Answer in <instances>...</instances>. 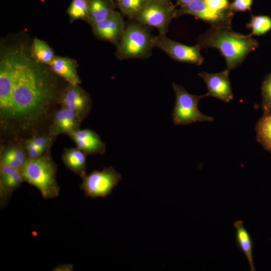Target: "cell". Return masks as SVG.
Here are the masks:
<instances>
[{
	"mask_svg": "<svg viewBox=\"0 0 271 271\" xmlns=\"http://www.w3.org/2000/svg\"><path fill=\"white\" fill-rule=\"evenodd\" d=\"M154 47L157 48L169 55L172 59L183 63L201 65L204 61L200 50L201 48L197 44L195 46H188L166 37V35L155 36Z\"/></svg>",
	"mask_w": 271,
	"mask_h": 271,
	"instance_id": "cell-8",
	"label": "cell"
},
{
	"mask_svg": "<svg viewBox=\"0 0 271 271\" xmlns=\"http://www.w3.org/2000/svg\"><path fill=\"white\" fill-rule=\"evenodd\" d=\"M246 27L251 30L250 36H261L271 30V18L267 16L251 15Z\"/></svg>",
	"mask_w": 271,
	"mask_h": 271,
	"instance_id": "cell-22",
	"label": "cell"
},
{
	"mask_svg": "<svg viewBox=\"0 0 271 271\" xmlns=\"http://www.w3.org/2000/svg\"><path fill=\"white\" fill-rule=\"evenodd\" d=\"M257 141L271 153V112L263 114L255 126Z\"/></svg>",
	"mask_w": 271,
	"mask_h": 271,
	"instance_id": "cell-20",
	"label": "cell"
},
{
	"mask_svg": "<svg viewBox=\"0 0 271 271\" xmlns=\"http://www.w3.org/2000/svg\"><path fill=\"white\" fill-rule=\"evenodd\" d=\"M234 12H218L210 8L203 0H192L176 11V18L185 15L194 16L211 27H231Z\"/></svg>",
	"mask_w": 271,
	"mask_h": 271,
	"instance_id": "cell-9",
	"label": "cell"
},
{
	"mask_svg": "<svg viewBox=\"0 0 271 271\" xmlns=\"http://www.w3.org/2000/svg\"><path fill=\"white\" fill-rule=\"evenodd\" d=\"M253 0H233L230 4L231 10L233 12L250 11Z\"/></svg>",
	"mask_w": 271,
	"mask_h": 271,
	"instance_id": "cell-29",
	"label": "cell"
},
{
	"mask_svg": "<svg viewBox=\"0 0 271 271\" xmlns=\"http://www.w3.org/2000/svg\"><path fill=\"white\" fill-rule=\"evenodd\" d=\"M121 178V174L109 166L101 171L94 170L82 177L80 189L84 191L86 197L93 199L105 197L111 193Z\"/></svg>",
	"mask_w": 271,
	"mask_h": 271,
	"instance_id": "cell-7",
	"label": "cell"
},
{
	"mask_svg": "<svg viewBox=\"0 0 271 271\" xmlns=\"http://www.w3.org/2000/svg\"><path fill=\"white\" fill-rule=\"evenodd\" d=\"M154 38L150 27L131 20L125 25L115 56L120 60L149 58L154 47Z\"/></svg>",
	"mask_w": 271,
	"mask_h": 271,
	"instance_id": "cell-4",
	"label": "cell"
},
{
	"mask_svg": "<svg viewBox=\"0 0 271 271\" xmlns=\"http://www.w3.org/2000/svg\"><path fill=\"white\" fill-rule=\"evenodd\" d=\"M1 194H7L18 188L24 181L21 170L1 162Z\"/></svg>",
	"mask_w": 271,
	"mask_h": 271,
	"instance_id": "cell-19",
	"label": "cell"
},
{
	"mask_svg": "<svg viewBox=\"0 0 271 271\" xmlns=\"http://www.w3.org/2000/svg\"><path fill=\"white\" fill-rule=\"evenodd\" d=\"M235 230V239L236 245L240 251L246 258L250 271L255 270L253 262V242L248 231L243 226V222L238 220L233 223Z\"/></svg>",
	"mask_w": 271,
	"mask_h": 271,
	"instance_id": "cell-16",
	"label": "cell"
},
{
	"mask_svg": "<svg viewBox=\"0 0 271 271\" xmlns=\"http://www.w3.org/2000/svg\"><path fill=\"white\" fill-rule=\"evenodd\" d=\"M54 137L49 134L48 136L34 135L28 140L35 146L47 151L50 147Z\"/></svg>",
	"mask_w": 271,
	"mask_h": 271,
	"instance_id": "cell-27",
	"label": "cell"
},
{
	"mask_svg": "<svg viewBox=\"0 0 271 271\" xmlns=\"http://www.w3.org/2000/svg\"><path fill=\"white\" fill-rule=\"evenodd\" d=\"M172 87L175 94L176 101L172 113L173 122L176 125H186L198 121H212L213 118L200 111L199 101L207 97L206 94L201 95L189 93L185 88L174 83Z\"/></svg>",
	"mask_w": 271,
	"mask_h": 271,
	"instance_id": "cell-5",
	"label": "cell"
},
{
	"mask_svg": "<svg viewBox=\"0 0 271 271\" xmlns=\"http://www.w3.org/2000/svg\"><path fill=\"white\" fill-rule=\"evenodd\" d=\"M261 107L263 114L271 112V73L264 78L261 85Z\"/></svg>",
	"mask_w": 271,
	"mask_h": 271,
	"instance_id": "cell-25",
	"label": "cell"
},
{
	"mask_svg": "<svg viewBox=\"0 0 271 271\" xmlns=\"http://www.w3.org/2000/svg\"><path fill=\"white\" fill-rule=\"evenodd\" d=\"M1 162L19 170H21L24 164V162L15 157L6 148L2 152Z\"/></svg>",
	"mask_w": 271,
	"mask_h": 271,
	"instance_id": "cell-26",
	"label": "cell"
},
{
	"mask_svg": "<svg viewBox=\"0 0 271 271\" xmlns=\"http://www.w3.org/2000/svg\"><path fill=\"white\" fill-rule=\"evenodd\" d=\"M32 56L30 49L16 44L1 50L0 124L6 134L35 133L47 119L56 99L52 73Z\"/></svg>",
	"mask_w": 271,
	"mask_h": 271,
	"instance_id": "cell-1",
	"label": "cell"
},
{
	"mask_svg": "<svg viewBox=\"0 0 271 271\" xmlns=\"http://www.w3.org/2000/svg\"><path fill=\"white\" fill-rule=\"evenodd\" d=\"M148 0H117L121 13L130 20H133L145 6Z\"/></svg>",
	"mask_w": 271,
	"mask_h": 271,
	"instance_id": "cell-23",
	"label": "cell"
},
{
	"mask_svg": "<svg viewBox=\"0 0 271 271\" xmlns=\"http://www.w3.org/2000/svg\"><path fill=\"white\" fill-rule=\"evenodd\" d=\"M175 7L167 0H148L133 20L155 27L160 35H166L170 23L176 18Z\"/></svg>",
	"mask_w": 271,
	"mask_h": 271,
	"instance_id": "cell-6",
	"label": "cell"
},
{
	"mask_svg": "<svg viewBox=\"0 0 271 271\" xmlns=\"http://www.w3.org/2000/svg\"><path fill=\"white\" fill-rule=\"evenodd\" d=\"M203 1L208 7L213 10L218 12H227L231 10L228 0Z\"/></svg>",
	"mask_w": 271,
	"mask_h": 271,
	"instance_id": "cell-28",
	"label": "cell"
},
{
	"mask_svg": "<svg viewBox=\"0 0 271 271\" xmlns=\"http://www.w3.org/2000/svg\"><path fill=\"white\" fill-rule=\"evenodd\" d=\"M21 172L24 181L36 187L45 199L58 197L57 166L49 153L36 159H27Z\"/></svg>",
	"mask_w": 271,
	"mask_h": 271,
	"instance_id": "cell-3",
	"label": "cell"
},
{
	"mask_svg": "<svg viewBox=\"0 0 271 271\" xmlns=\"http://www.w3.org/2000/svg\"><path fill=\"white\" fill-rule=\"evenodd\" d=\"M86 154L77 148H65L62 154V161L73 173L83 177L86 174Z\"/></svg>",
	"mask_w": 271,
	"mask_h": 271,
	"instance_id": "cell-18",
	"label": "cell"
},
{
	"mask_svg": "<svg viewBox=\"0 0 271 271\" xmlns=\"http://www.w3.org/2000/svg\"><path fill=\"white\" fill-rule=\"evenodd\" d=\"M67 13L71 22L78 19L85 20L87 14L86 0H72Z\"/></svg>",
	"mask_w": 271,
	"mask_h": 271,
	"instance_id": "cell-24",
	"label": "cell"
},
{
	"mask_svg": "<svg viewBox=\"0 0 271 271\" xmlns=\"http://www.w3.org/2000/svg\"><path fill=\"white\" fill-rule=\"evenodd\" d=\"M28 159H36L43 155V154L47 151L44 149L40 148L37 147H35L32 148L27 149Z\"/></svg>",
	"mask_w": 271,
	"mask_h": 271,
	"instance_id": "cell-31",
	"label": "cell"
},
{
	"mask_svg": "<svg viewBox=\"0 0 271 271\" xmlns=\"http://www.w3.org/2000/svg\"><path fill=\"white\" fill-rule=\"evenodd\" d=\"M31 54L38 62L49 65L55 58L52 49L45 41L34 38L30 48Z\"/></svg>",
	"mask_w": 271,
	"mask_h": 271,
	"instance_id": "cell-21",
	"label": "cell"
},
{
	"mask_svg": "<svg viewBox=\"0 0 271 271\" xmlns=\"http://www.w3.org/2000/svg\"><path fill=\"white\" fill-rule=\"evenodd\" d=\"M125 25L122 15L115 11L107 18L93 25L91 27L93 34L98 39L109 42L116 47Z\"/></svg>",
	"mask_w": 271,
	"mask_h": 271,
	"instance_id": "cell-11",
	"label": "cell"
},
{
	"mask_svg": "<svg viewBox=\"0 0 271 271\" xmlns=\"http://www.w3.org/2000/svg\"><path fill=\"white\" fill-rule=\"evenodd\" d=\"M252 37L238 33L231 27H211L199 37L198 44L201 48L218 49L226 61V69L230 71L258 47V41Z\"/></svg>",
	"mask_w": 271,
	"mask_h": 271,
	"instance_id": "cell-2",
	"label": "cell"
},
{
	"mask_svg": "<svg viewBox=\"0 0 271 271\" xmlns=\"http://www.w3.org/2000/svg\"><path fill=\"white\" fill-rule=\"evenodd\" d=\"M73 266L72 264H66L58 265L56 267L53 269V270L57 271H70L72 270Z\"/></svg>",
	"mask_w": 271,
	"mask_h": 271,
	"instance_id": "cell-32",
	"label": "cell"
},
{
	"mask_svg": "<svg viewBox=\"0 0 271 271\" xmlns=\"http://www.w3.org/2000/svg\"><path fill=\"white\" fill-rule=\"evenodd\" d=\"M6 148L18 160L24 163L27 160V154L24 149L18 145L10 146Z\"/></svg>",
	"mask_w": 271,
	"mask_h": 271,
	"instance_id": "cell-30",
	"label": "cell"
},
{
	"mask_svg": "<svg viewBox=\"0 0 271 271\" xmlns=\"http://www.w3.org/2000/svg\"><path fill=\"white\" fill-rule=\"evenodd\" d=\"M58 101L61 106L74 112L81 121L91 107L90 96L79 84L69 83L59 97Z\"/></svg>",
	"mask_w": 271,
	"mask_h": 271,
	"instance_id": "cell-10",
	"label": "cell"
},
{
	"mask_svg": "<svg viewBox=\"0 0 271 271\" xmlns=\"http://www.w3.org/2000/svg\"><path fill=\"white\" fill-rule=\"evenodd\" d=\"M192 1V0H177V4L180 6V7H181L187 5Z\"/></svg>",
	"mask_w": 271,
	"mask_h": 271,
	"instance_id": "cell-33",
	"label": "cell"
},
{
	"mask_svg": "<svg viewBox=\"0 0 271 271\" xmlns=\"http://www.w3.org/2000/svg\"><path fill=\"white\" fill-rule=\"evenodd\" d=\"M229 71L226 69L217 73H209L204 71L198 73V75L206 84L207 96L215 97L225 103L233 100V95L229 78Z\"/></svg>",
	"mask_w": 271,
	"mask_h": 271,
	"instance_id": "cell-12",
	"label": "cell"
},
{
	"mask_svg": "<svg viewBox=\"0 0 271 271\" xmlns=\"http://www.w3.org/2000/svg\"><path fill=\"white\" fill-rule=\"evenodd\" d=\"M87 14L85 21L91 26L115 11L113 0H86Z\"/></svg>",
	"mask_w": 271,
	"mask_h": 271,
	"instance_id": "cell-17",
	"label": "cell"
},
{
	"mask_svg": "<svg viewBox=\"0 0 271 271\" xmlns=\"http://www.w3.org/2000/svg\"><path fill=\"white\" fill-rule=\"evenodd\" d=\"M81 122L74 112L61 106L53 115L52 123L49 130V134L54 137L61 133L69 136L80 129Z\"/></svg>",
	"mask_w": 271,
	"mask_h": 271,
	"instance_id": "cell-13",
	"label": "cell"
},
{
	"mask_svg": "<svg viewBox=\"0 0 271 271\" xmlns=\"http://www.w3.org/2000/svg\"><path fill=\"white\" fill-rule=\"evenodd\" d=\"M167 1H171V0H167Z\"/></svg>",
	"mask_w": 271,
	"mask_h": 271,
	"instance_id": "cell-34",
	"label": "cell"
},
{
	"mask_svg": "<svg viewBox=\"0 0 271 271\" xmlns=\"http://www.w3.org/2000/svg\"><path fill=\"white\" fill-rule=\"evenodd\" d=\"M52 71L67 81L69 84H79L80 79L77 71L75 61L67 57L56 56L49 65Z\"/></svg>",
	"mask_w": 271,
	"mask_h": 271,
	"instance_id": "cell-15",
	"label": "cell"
},
{
	"mask_svg": "<svg viewBox=\"0 0 271 271\" xmlns=\"http://www.w3.org/2000/svg\"><path fill=\"white\" fill-rule=\"evenodd\" d=\"M77 147L87 154H103L106 146L100 137L90 129H78L69 135Z\"/></svg>",
	"mask_w": 271,
	"mask_h": 271,
	"instance_id": "cell-14",
	"label": "cell"
}]
</instances>
